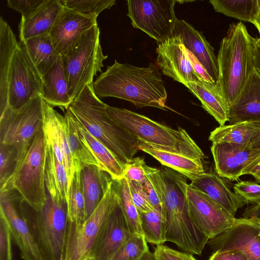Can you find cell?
Returning a JSON list of instances; mask_svg holds the SVG:
<instances>
[{"mask_svg":"<svg viewBox=\"0 0 260 260\" xmlns=\"http://www.w3.org/2000/svg\"><path fill=\"white\" fill-rule=\"evenodd\" d=\"M99 98L113 97L130 102L139 108L153 107L166 110L167 93L158 67L151 62L138 67L115 60L93 83Z\"/></svg>","mask_w":260,"mask_h":260,"instance_id":"6da1fadb","label":"cell"},{"mask_svg":"<svg viewBox=\"0 0 260 260\" xmlns=\"http://www.w3.org/2000/svg\"><path fill=\"white\" fill-rule=\"evenodd\" d=\"M107 106L96 95L93 84H90L73 101L69 109L86 130L125 167L139 150L138 139L110 117Z\"/></svg>","mask_w":260,"mask_h":260,"instance_id":"7a4b0ae2","label":"cell"},{"mask_svg":"<svg viewBox=\"0 0 260 260\" xmlns=\"http://www.w3.org/2000/svg\"><path fill=\"white\" fill-rule=\"evenodd\" d=\"M253 38L242 22L229 25L217 54V83L222 95L231 107L236 102L254 71Z\"/></svg>","mask_w":260,"mask_h":260,"instance_id":"3957f363","label":"cell"},{"mask_svg":"<svg viewBox=\"0 0 260 260\" xmlns=\"http://www.w3.org/2000/svg\"><path fill=\"white\" fill-rule=\"evenodd\" d=\"M110 117L137 139L155 147L203 161L204 153L187 132L174 129L143 115L123 108L108 105Z\"/></svg>","mask_w":260,"mask_h":260,"instance_id":"277c9868","label":"cell"},{"mask_svg":"<svg viewBox=\"0 0 260 260\" xmlns=\"http://www.w3.org/2000/svg\"><path fill=\"white\" fill-rule=\"evenodd\" d=\"M21 207L44 260H64L69 223L67 204L47 192L46 203L39 211L23 200Z\"/></svg>","mask_w":260,"mask_h":260,"instance_id":"5b68a950","label":"cell"},{"mask_svg":"<svg viewBox=\"0 0 260 260\" xmlns=\"http://www.w3.org/2000/svg\"><path fill=\"white\" fill-rule=\"evenodd\" d=\"M46 143L43 128L37 133L20 164L1 190H14L36 211L47 200L45 184Z\"/></svg>","mask_w":260,"mask_h":260,"instance_id":"8992f818","label":"cell"},{"mask_svg":"<svg viewBox=\"0 0 260 260\" xmlns=\"http://www.w3.org/2000/svg\"><path fill=\"white\" fill-rule=\"evenodd\" d=\"M100 31L98 24L82 37L76 47L68 55L62 56L69 92L73 101L103 67L104 55L100 42Z\"/></svg>","mask_w":260,"mask_h":260,"instance_id":"52a82bcc","label":"cell"},{"mask_svg":"<svg viewBox=\"0 0 260 260\" xmlns=\"http://www.w3.org/2000/svg\"><path fill=\"white\" fill-rule=\"evenodd\" d=\"M44 101L37 95L17 110L7 107L1 113V144L14 147L18 166L24 158L34 138L42 128Z\"/></svg>","mask_w":260,"mask_h":260,"instance_id":"ba28073f","label":"cell"},{"mask_svg":"<svg viewBox=\"0 0 260 260\" xmlns=\"http://www.w3.org/2000/svg\"><path fill=\"white\" fill-rule=\"evenodd\" d=\"M118 199V181L112 180L88 218L82 223L69 221L64 260H85L92 256L103 225Z\"/></svg>","mask_w":260,"mask_h":260,"instance_id":"9c48e42d","label":"cell"},{"mask_svg":"<svg viewBox=\"0 0 260 260\" xmlns=\"http://www.w3.org/2000/svg\"><path fill=\"white\" fill-rule=\"evenodd\" d=\"M176 0H128L127 16L133 26L157 43L172 37L177 20L174 6Z\"/></svg>","mask_w":260,"mask_h":260,"instance_id":"30bf717a","label":"cell"},{"mask_svg":"<svg viewBox=\"0 0 260 260\" xmlns=\"http://www.w3.org/2000/svg\"><path fill=\"white\" fill-rule=\"evenodd\" d=\"M42 88L41 75L19 42L8 74L7 107L21 108L34 97L42 96Z\"/></svg>","mask_w":260,"mask_h":260,"instance_id":"8fae6325","label":"cell"},{"mask_svg":"<svg viewBox=\"0 0 260 260\" xmlns=\"http://www.w3.org/2000/svg\"><path fill=\"white\" fill-rule=\"evenodd\" d=\"M213 251H239L248 260H260V216L235 219L233 225L208 240Z\"/></svg>","mask_w":260,"mask_h":260,"instance_id":"7c38bea8","label":"cell"},{"mask_svg":"<svg viewBox=\"0 0 260 260\" xmlns=\"http://www.w3.org/2000/svg\"><path fill=\"white\" fill-rule=\"evenodd\" d=\"M186 199L192 220L209 240L220 234L234 223L235 217L189 184L186 187Z\"/></svg>","mask_w":260,"mask_h":260,"instance_id":"4fadbf2b","label":"cell"},{"mask_svg":"<svg viewBox=\"0 0 260 260\" xmlns=\"http://www.w3.org/2000/svg\"><path fill=\"white\" fill-rule=\"evenodd\" d=\"M12 190H1L0 211L8 222L12 237L23 260H44L33 233L23 214L20 201L15 205L16 195Z\"/></svg>","mask_w":260,"mask_h":260,"instance_id":"5bb4252c","label":"cell"},{"mask_svg":"<svg viewBox=\"0 0 260 260\" xmlns=\"http://www.w3.org/2000/svg\"><path fill=\"white\" fill-rule=\"evenodd\" d=\"M156 63L163 74L185 86L200 79L194 71L180 39L172 36L157 43Z\"/></svg>","mask_w":260,"mask_h":260,"instance_id":"9a60e30c","label":"cell"},{"mask_svg":"<svg viewBox=\"0 0 260 260\" xmlns=\"http://www.w3.org/2000/svg\"><path fill=\"white\" fill-rule=\"evenodd\" d=\"M96 24L97 18L80 14L63 6L50 33L58 54L62 56L69 54L83 36Z\"/></svg>","mask_w":260,"mask_h":260,"instance_id":"2e32d148","label":"cell"},{"mask_svg":"<svg viewBox=\"0 0 260 260\" xmlns=\"http://www.w3.org/2000/svg\"><path fill=\"white\" fill-rule=\"evenodd\" d=\"M211 151L216 173L231 181L238 180L244 170L260 157V150L243 144L212 143Z\"/></svg>","mask_w":260,"mask_h":260,"instance_id":"e0dca14e","label":"cell"},{"mask_svg":"<svg viewBox=\"0 0 260 260\" xmlns=\"http://www.w3.org/2000/svg\"><path fill=\"white\" fill-rule=\"evenodd\" d=\"M131 236L119 198L103 225L92 256L96 260H111Z\"/></svg>","mask_w":260,"mask_h":260,"instance_id":"ac0fdd59","label":"cell"},{"mask_svg":"<svg viewBox=\"0 0 260 260\" xmlns=\"http://www.w3.org/2000/svg\"><path fill=\"white\" fill-rule=\"evenodd\" d=\"M42 128L45 142L52 146L64 166L71 185L75 170L66 134L64 116L45 102Z\"/></svg>","mask_w":260,"mask_h":260,"instance_id":"d6986e66","label":"cell"},{"mask_svg":"<svg viewBox=\"0 0 260 260\" xmlns=\"http://www.w3.org/2000/svg\"><path fill=\"white\" fill-rule=\"evenodd\" d=\"M172 36L180 39L185 48L197 59L216 83L218 76L217 58L213 47L203 34L185 20L178 19Z\"/></svg>","mask_w":260,"mask_h":260,"instance_id":"ffe728a7","label":"cell"},{"mask_svg":"<svg viewBox=\"0 0 260 260\" xmlns=\"http://www.w3.org/2000/svg\"><path fill=\"white\" fill-rule=\"evenodd\" d=\"M189 185L206 194L234 217L237 210L246 204L240 197L230 190L222 178L216 173L205 172L191 181Z\"/></svg>","mask_w":260,"mask_h":260,"instance_id":"44dd1931","label":"cell"},{"mask_svg":"<svg viewBox=\"0 0 260 260\" xmlns=\"http://www.w3.org/2000/svg\"><path fill=\"white\" fill-rule=\"evenodd\" d=\"M63 8L61 0H45L30 15L21 17L18 27L20 41L50 34Z\"/></svg>","mask_w":260,"mask_h":260,"instance_id":"7402d4cb","label":"cell"},{"mask_svg":"<svg viewBox=\"0 0 260 260\" xmlns=\"http://www.w3.org/2000/svg\"><path fill=\"white\" fill-rule=\"evenodd\" d=\"M260 121V77L254 71L229 108V123Z\"/></svg>","mask_w":260,"mask_h":260,"instance_id":"603a6c76","label":"cell"},{"mask_svg":"<svg viewBox=\"0 0 260 260\" xmlns=\"http://www.w3.org/2000/svg\"><path fill=\"white\" fill-rule=\"evenodd\" d=\"M137 146L139 150L150 154L162 165L180 173L191 181L205 173L203 161L157 148L140 139L137 140Z\"/></svg>","mask_w":260,"mask_h":260,"instance_id":"cb8c5ba5","label":"cell"},{"mask_svg":"<svg viewBox=\"0 0 260 260\" xmlns=\"http://www.w3.org/2000/svg\"><path fill=\"white\" fill-rule=\"evenodd\" d=\"M42 78L41 97L44 101L52 107L68 109L73 101L69 92L61 55L59 56L55 63L42 76Z\"/></svg>","mask_w":260,"mask_h":260,"instance_id":"d4e9b609","label":"cell"},{"mask_svg":"<svg viewBox=\"0 0 260 260\" xmlns=\"http://www.w3.org/2000/svg\"><path fill=\"white\" fill-rule=\"evenodd\" d=\"M81 180L86 219L96 208L113 180L108 173L98 166L89 165L81 169Z\"/></svg>","mask_w":260,"mask_h":260,"instance_id":"484cf974","label":"cell"},{"mask_svg":"<svg viewBox=\"0 0 260 260\" xmlns=\"http://www.w3.org/2000/svg\"><path fill=\"white\" fill-rule=\"evenodd\" d=\"M189 90L200 101L203 108L218 122L224 125L229 120V107L223 98L217 83L200 79L188 83Z\"/></svg>","mask_w":260,"mask_h":260,"instance_id":"4316f807","label":"cell"},{"mask_svg":"<svg viewBox=\"0 0 260 260\" xmlns=\"http://www.w3.org/2000/svg\"><path fill=\"white\" fill-rule=\"evenodd\" d=\"M45 143V184L47 192L52 198L67 204L70 184L66 171L57 158L52 146Z\"/></svg>","mask_w":260,"mask_h":260,"instance_id":"83f0119b","label":"cell"},{"mask_svg":"<svg viewBox=\"0 0 260 260\" xmlns=\"http://www.w3.org/2000/svg\"><path fill=\"white\" fill-rule=\"evenodd\" d=\"M18 43L11 27L0 18V106L1 113L8 106V77L14 53Z\"/></svg>","mask_w":260,"mask_h":260,"instance_id":"f1b7e54d","label":"cell"},{"mask_svg":"<svg viewBox=\"0 0 260 260\" xmlns=\"http://www.w3.org/2000/svg\"><path fill=\"white\" fill-rule=\"evenodd\" d=\"M31 61L41 75H45L60 55L55 48L50 34L20 41Z\"/></svg>","mask_w":260,"mask_h":260,"instance_id":"f546056e","label":"cell"},{"mask_svg":"<svg viewBox=\"0 0 260 260\" xmlns=\"http://www.w3.org/2000/svg\"><path fill=\"white\" fill-rule=\"evenodd\" d=\"M64 116L66 134L75 171L89 165H95L101 169L94 156L81 139L76 118L69 108L66 110Z\"/></svg>","mask_w":260,"mask_h":260,"instance_id":"4dcf8cb0","label":"cell"},{"mask_svg":"<svg viewBox=\"0 0 260 260\" xmlns=\"http://www.w3.org/2000/svg\"><path fill=\"white\" fill-rule=\"evenodd\" d=\"M76 119L81 139L94 156L101 169L108 173L113 180L122 179L125 167L107 147L90 134Z\"/></svg>","mask_w":260,"mask_h":260,"instance_id":"1f68e13d","label":"cell"},{"mask_svg":"<svg viewBox=\"0 0 260 260\" xmlns=\"http://www.w3.org/2000/svg\"><path fill=\"white\" fill-rule=\"evenodd\" d=\"M209 3L217 12L253 24L260 15L257 0H211Z\"/></svg>","mask_w":260,"mask_h":260,"instance_id":"d6a6232c","label":"cell"},{"mask_svg":"<svg viewBox=\"0 0 260 260\" xmlns=\"http://www.w3.org/2000/svg\"><path fill=\"white\" fill-rule=\"evenodd\" d=\"M251 129L248 121L219 125L212 131L209 140L212 143H230L247 145Z\"/></svg>","mask_w":260,"mask_h":260,"instance_id":"836d02e7","label":"cell"},{"mask_svg":"<svg viewBox=\"0 0 260 260\" xmlns=\"http://www.w3.org/2000/svg\"><path fill=\"white\" fill-rule=\"evenodd\" d=\"M141 228L147 241L156 246L166 241V225L161 211L153 209L146 213H140Z\"/></svg>","mask_w":260,"mask_h":260,"instance_id":"e575fe53","label":"cell"},{"mask_svg":"<svg viewBox=\"0 0 260 260\" xmlns=\"http://www.w3.org/2000/svg\"><path fill=\"white\" fill-rule=\"evenodd\" d=\"M119 202L132 236H144L140 213L132 202L125 177L117 180Z\"/></svg>","mask_w":260,"mask_h":260,"instance_id":"d590c367","label":"cell"},{"mask_svg":"<svg viewBox=\"0 0 260 260\" xmlns=\"http://www.w3.org/2000/svg\"><path fill=\"white\" fill-rule=\"evenodd\" d=\"M81 171H75L70 187L67 210L69 221L82 223L86 220L85 200L81 180Z\"/></svg>","mask_w":260,"mask_h":260,"instance_id":"8d00e7d4","label":"cell"},{"mask_svg":"<svg viewBox=\"0 0 260 260\" xmlns=\"http://www.w3.org/2000/svg\"><path fill=\"white\" fill-rule=\"evenodd\" d=\"M66 8L80 14L97 18L105 9H110L115 0H61Z\"/></svg>","mask_w":260,"mask_h":260,"instance_id":"74e56055","label":"cell"},{"mask_svg":"<svg viewBox=\"0 0 260 260\" xmlns=\"http://www.w3.org/2000/svg\"><path fill=\"white\" fill-rule=\"evenodd\" d=\"M149 250L144 236H132L111 260H140Z\"/></svg>","mask_w":260,"mask_h":260,"instance_id":"f35d334b","label":"cell"},{"mask_svg":"<svg viewBox=\"0 0 260 260\" xmlns=\"http://www.w3.org/2000/svg\"><path fill=\"white\" fill-rule=\"evenodd\" d=\"M0 183L4 185L12 176L17 164V154L14 147L1 144Z\"/></svg>","mask_w":260,"mask_h":260,"instance_id":"ab89813d","label":"cell"},{"mask_svg":"<svg viewBox=\"0 0 260 260\" xmlns=\"http://www.w3.org/2000/svg\"><path fill=\"white\" fill-rule=\"evenodd\" d=\"M234 192L240 197L246 204H260V184L256 181H241L233 186Z\"/></svg>","mask_w":260,"mask_h":260,"instance_id":"60d3db41","label":"cell"},{"mask_svg":"<svg viewBox=\"0 0 260 260\" xmlns=\"http://www.w3.org/2000/svg\"><path fill=\"white\" fill-rule=\"evenodd\" d=\"M127 181L132 202L139 213H146L154 209L149 202L143 185L134 181L127 180Z\"/></svg>","mask_w":260,"mask_h":260,"instance_id":"b9f144b4","label":"cell"},{"mask_svg":"<svg viewBox=\"0 0 260 260\" xmlns=\"http://www.w3.org/2000/svg\"><path fill=\"white\" fill-rule=\"evenodd\" d=\"M12 235L7 220L0 211V260H12Z\"/></svg>","mask_w":260,"mask_h":260,"instance_id":"7bdbcfd3","label":"cell"},{"mask_svg":"<svg viewBox=\"0 0 260 260\" xmlns=\"http://www.w3.org/2000/svg\"><path fill=\"white\" fill-rule=\"evenodd\" d=\"M145 162L143 157H136L126 164L124 177L127 180L134 181L143 185L147 177L145 173Z\"/></svg>","mask_w":260,"mask_h":260,"instance_id":"ee69618b","label":"cell"},{"mask_svg":"<svg viewBox=\"0 0 260 260\" xmlns=\"http://www.w3.org/2000/svg\"><path fill=\"white\" fill-rule=\"evenodd\" d=\"M153 254L156 260H198L191 253L176 250L164 244L156 246Z\"/></svg>","mask_w":260,"mask_h":260,"instance_id":"f6af8a7d","label":"cell"},{"mask_svg":"<svg viewBox=\"0 0 260 260\" xmlns=\"http://www.w3.org/2000/svg\"><path fill=\"white\" fill-rule=\"evenodd\" d=\"M45 0H8V7L26 18L34 13Z\"/></svg>","mask_w":260,"mask_h":260,"instance_id":"bcb514c9","label":"cell"},{"mask_svg":"<svg viewBox=\"0 0 260 260\" xmlns=\"http://www.w3.org/2000/svg\"><path fill=\"white\" fill-rule=\"evenodd\" d=\"M208 260H248L246 255L239 251H216Z\"/></svg>","mask_w":260,"mask_h":260,"instance_id":"7dc6e473","label":"cell"},{"mask_svg":"<svg viewBox=\"0 0 260 260\" xmlns=\"http://www.w3.org/2000/svg\"><path fill=\"white\" fill-rule=\"evenodd\" d=\"M143 185L151 206L154 209L160 210L162 212L161 202L154 186L147 177Z\"/></svg>","mask_w":260,"mask_h":260,"instance_id":"c3c4849f","label":"cell"},{"mask_svg":"<svg viewBox=\"0 0 260 260\" xmlns=\"http://www.w3.org/2000/svg\"><path fill=\"white\" fill-rule=\"evenodd\" d=\"M248 122L252 133L247 145L252 149L260 150V121Z\"/></svg>","mask_w":260,"mask_h":260,"instance_id":"681fc988","label":"cell"},{"mask_svg":"<svg viewBox=\"0 0 260 260\" xmlns=\"http://www.w3.org/2000/svg\"><path fill=\"white\" fill-rule=\"evenodd\" d=\"M186 50L192 66L199 78L206 82L215 83L197 59L191 53Z\"/></svg>","mask_w":260,"mask_h":260,"instance_id":"f907efd6","label":"cell"},{"mask_svg":"<svg viewBox=\"0 0 260 260\" xmlns=\"http://www.w3.org/2000/svg\"><path fill=\"white\" fill-rule=\"evenodd\" d=\"M254 70L260 77V39L257 38L254 49L253 59Z\"/></svg>","mask_w":260,"mask_h":260,"instance_id":"816d5d0a","label":"cell"},{"mask_svg":"<svg viewBox=\"0 0 260 260\" xmlns=\"http://www.w3.org/2000/svg\"><path fill=\"white\" fill-rule=\"evenodd\" d=\"M260 216V204L251 205L246 208L242 214V217L249 218Z\"/></svg>","mask_w":260,"mask_h":260,"instance_id":"f5cc1de1","label":"cell"},{"mask_svg":"<svg viewBox=\"0 0 260 260\" xmlns=\"http://www.w3.org/2000/svg\"><path fill=\"white\" fill-rule=\"evenodd\" d=\"M260 172V157L253 161L243 171L242 175H253Z\"/></svg>","mask_w":260,"mask_h":260,"instance_id":"db71d44e","label":"cell"},{"mask_svg":"<svg viewBox=\"0 0 260 260\" xmlns=\"http://www.w3.org/2000/svg\"><path fill=\"white\" fill-rule=\"evenodd\" d=\"M140 260H156L153 252L148 251Z\"/></svg>","mask_w":260,"mask_h":260,"instance_id":"11a10c76","label":"cell"},{"mask_svg":"<svg viewBox=\"0 0 260 260\" xmlns=\"http://www.w3.org/2000/svg\"><path fill=\"white\" fill-rule=\"evenodd\" d=\"M254 25L256 27L260 34V15Z\"/></svg>","mask_w":260,"mask_h":260,"instance_id":"9f6ffc18","label":"cell"},{"mask_svg":"<svg viewBox=\"0 0 260 260\" xmlns=\"http://www.w3.org/2000/svg\"><path fill=\"white\" fill-rule=\"evenodd\" d=\"M252 176L254 177L256 182L258 183H260V172Z\"/></svg>","mask_w":260,"mask_h":260,"instance_id":"6f0895ef","label":"cell"},{"mask_svg":"<svg viewBox=\"0 0 260 260\" xmlns=\"http://www.w3.org/2000/svg\"><path fill=\"white\" fill-rule=\"evenodd\" d=\"M85 260H96V259L94 256H91L87 257Z\"/></svg>","mask_w":260,"mask_h":260,"instance_id":"680465c9","label":"cell"},{"mask_svg":"<svg viewBox=\"0 0 260 260\" xmlns=\"http://www.w3.org/2000/svg\"><path fill=\"white\" fill-rule=\"evenodd\" d=\"M257 4H258V9H259V10L260 12V0H257Z\"/></svg>","mask_w":260,"mask_h":260,"instance_id":"91938a15","label":"cell"},{"mask_svg":"<svg viewBox=\"0 0 260 260\" xmlns=\"http://www.w3.org/2000/svg\"><path fill=\"white\" fill-rule=\"evenodd\" d=\"M259 38L260 39V34H259Z\"/></svg>","mask_w":260,"mask_h":260,"instance_id":"94428289","label":"cell"}]
</instances>
